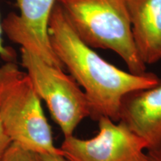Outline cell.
<instances>
[{
	"mask_svg": "<svg viewBox=\"0 0 161 161\" xmlns=\"http://www.w3.org/2000/svg\"><path fill=\"white\" fill-rule=\"evenodd\" d=\"M50 43L58 59L87 98L92 119L107 117L118 122L122 102L131 92L160 83L155 74L135 75L119 69L98 55L78 37L56 3L49 23Z\"/></svg>",
	"mask_w": 161,
	"mask_h": 161,
	"instance_id": "6da1fadb",
	"label": "cell"
},
{
	"mask_svg": "<svg viewBox=\"0 0 161 161\" xmlns=\"http://www.w3.org/2000/svg\"><path fill=\"white\" fill-rule=\"evenodd\" d=\"M57 3L86 45L114 52L133 74L146 73L133 39L125 0H57Z\"/></svg>",
	"mask_w": 161,
	"mask_h": 161,
	"instance_id": "7a4b0ae2",
	"label": "cell"
},
{
	"mask_svg": "<svg viewBox=\"0 0 161 161\" xmlns=\"http://www.w3.org/2000/svg\"><path fill=\"white\" fill-rule=\"evenodd\" d=\"M0 122L12 142L31 152L62 154L28 74L15 62L0 66Z\"/></svg>",
	"mask_w": 161,
	"mask_h": 161,
	"instance_id": "3957f363",
	"label": "cell"
},
{
	"mask_svg": "<svg viewBox=\"0 0 161 161\" xmlns=\"http://www.w3.org/2000/svg\"><path fill=\"white\" fill-rule=\"evenodd\" d=\"M21 64L35 92L43 100L64 137L73 136L77 127L90 116V108L84 90L64 70L46 63L23 49Z\"/></svg>",
	"mask_w": 161,
	"mask_h": 161,
	"instance_id": "277c9868",
	"label": "cell"
},
{
	"mask_svg": "<svg viewBox=\"0 0 161 161\" xmlns=\"http://www.w3.org/2000/svg\"><path fill=\"white\" fill-rule=\"evenodd\" d=\"M98 131L90 139L64 137L60 147L67 161H147L146 144L121 122L97 120Z\"/></svg>",
	"mask_w": 161,
	"mask_h": 161,
	"instance_id": "5b68a950",
	"label": "cell"
},
{
	"mask_svg": "<svg viewBox=\"0 0 161 161\" xmlns=\"http://www.w3.org/2000/svg\"><path fill=\"white\" fill-rule=\"evenodd\" d=\"M19 14L11 12L2 22L8 38L46 63L64 69L49 37L50 16L57 0H16Z\"/></svg>",
	"mask_w": 161,
	"mask_h": 161,
	"instance_id": "8992f818",
	"label": "cell"
},
{
	"mask_svg": "<svg viewBox=\"0 0 161 161\" xmlns=\"http://www.w3.org/2000/svg\"><path fill=\"white\" fill-rule=\"evenodd\" d=\"M119 122L146 142V151L161 152V81L125 96Z\"/></svg>",
	"mask_w": 161,
	"mask_h": 161,
	"instance_id": "52a82bcc",
	"label": "cell"
},
{
	"mask_svg": "<svg viewBox=\"0 0 161 161\" xmlns=\"http://www.w3.org/2000/svg\"><path fill=\"white\" fill-rule=\"evenodd\" d=\"M136 51L146 65L161 60V0H125Z\"/></svg>",
	"mask_w": 161,
	"mask_h": 161,
	"instance_id": "ba28073f",
	"label": "cell"
},
{
	"mask_svg": "<svg viewBox=\"0 0 161 161\" xmlns=\"http://www.w3.org/2000/svg\"><path fill=\"white\" fill-rule=\"evenodd\" d=\"M0 161H41V159L37 153L12 142Z\"/></svg>",
	"mask_w": 161,
	"mask_h": 161,
	"instance_id": "9c48e42d",
	"label": "cell"
},
{
	"mask_svg": "<svg viewBox=\"0 0 161 161\" xmlns=\"http://www.w3.org/2000/svg\"><path fill=\"white\" fill-rule=\"evenodd\" d=\"M3 29H2V22L0 20V58L5 62H15L17 58L15 50L12 48L4 46L3 39Z\"/></svg>",
	"mask_w": 161,
	"mask_h": 161,
	"instance_id": "30bf717a",
	"label": "cell"
},
{
	"mask_svg": "<svg viewBox=\"0 0 161 161\" xmlns=\"http://www.w3.org/2000/svg\"><path fill=\"white\" fill-rule=\"evenodd\" d=\"M11 143V140L5 132L1 122H0V160Z\"/></svg>",
	"mask_w": 161,
	"mask_h": 161,
	"instance_id": "8fae6325",
	"label": "cell"
},
{
	"mask_svg": "<svg viewBox=\"0 0 161 161\" xmlns=\"http://www.w3.org/2000/svg\"><path fill=\"white\" fill-rule=\"evenodd\" d=\"M39 156L41 161H67L59 154H42Z\"/></svg>",
	"mask_w": 161,
	"mask_h": 161,
	"instance_id": "7c38bea8",
	"label": "cell"
},
{
	"mask_svg": "<svg viewBox=\"0 0 161 161\" xmlns=\"http://www.w3.org/2000/svg\"><path fill=\"white\" fill-rule=\"evenodd\" d=\"M148 160L147 161H161V152L146 151Z\"/></svg>",
	"mask_w": 161,
	"mask_h": 161,
	"instance_id": "4fadbf2b",
	"label": "cell"
}]
</instances>
